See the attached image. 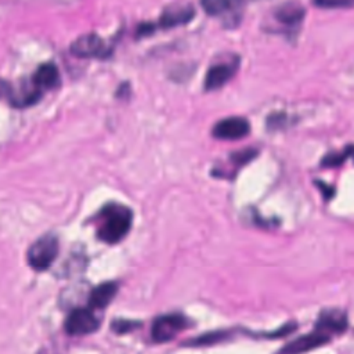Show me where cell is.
<instances>
[{"label": "cell", "instance_id": "12", "mask_svg": "<svg viewBox=\"0 0 354 354\" xmlns=\"http://www.w3.org/2000/svg\"><path fill=\"white\" fill-rule=\"evenodd\" d=\"M274 17L279 24H282L285 26H295L303 19L304 8L299 3H295V1L283 3L275 10Z\"/></svg>", "mask_w": 354, "mask_h": 354}, {"label": "cell", "instance_id": "4", "mask_svg": "<svg viewBox=\"0 0 354 354\" xmlns=\"http://www.w3.org/2000/svg\"><path fill=\"white\" fill-rule=\"evenodd\" d=\"M188 326V319L181 314H166L158 317L151 328V336L155 342H167Z\"/></svg>", "mask_w": 354, "mask_h": 354}, {"label": "cell", "instance_id": "5", "mask_svg": "<svg viewBox=\"0 0 354 354\" xmlns=\"http://www.w3.org/2000/svg\"><path fill=\"white\" fill-rule=\"evenodd\" d=\"M98 326L100 321L90 308H76L68 315L65 321L66 333L73 336L88 335L97 330Z\"/></svg>", "mask_w": 354, "mask_h": 354}, {"label": "cell", "instance_id": "11", "mask_svg": "<svg viewBox=\"0 0 354 354\" xmlns=\"http://www.w3.org/2000/svg\"><path fill=\"white\" fill-rule=\"evenodd\" d=\"M32 83H33V87L40 91L58 86L59 72H58V68L55 66V64H53V62L41 64L33 73Z\"/></svg>", "mask_w": 354, "mask_h": 354}, {"label": "cell", "instance_id": "18", "mask_svg": "<svg viewBox=\"0 0 354 354\" xmlns=\"http://www.w3.org/2000/svg\"><path fill=\"white\" fill-rule=\"evenodd\" d=\"M11 94H12V87H11V84H10L7 80H4V79L0 77V98L10 97Z\"/></svg>", "mask_w": 354, "mask_h": 354}, {"label": "cell", "instance_id": "16", "mask_svg": "<svg viewBox=\"0 0 354 354\" xmlns=\"http://www.w3.org/2000/svg\"><path fill=\"white\" fill-rule=\"evenodd\" d=\"M228 337V332H212V333H207V335H203L195 340H192V346H206V344H214L220 340H224Z\"/></svg>", "mask_w": 354, "mask_h": 354}, {"label": "cell", "instance_id": "10", "mask_svg": "<svg viewBox=\"0 0 354 354\" xmlns=\"http://www.w3.org/2000/svg\"><path fill=\"white\" fill-rule=\"evenodd\" d=\"M195 15V10L191 6L174 4L163 10L159 18V25L163 28H174L189 22Z\"/></svg>", "mask_w": 354, "mask_h": 354}, {"label": "cell", "instance_id": "2", "mask_svg": "<svg viewBox=\"0 0 354 354\" xmlns=\"http://www.w3.org/2000/svg\"><path fill=\"white\" fill-rule=\"evenodd\" d=\"M58 238L54 234L40 236L28 250V263L36 271L47 270L58 256Z\"/></svg>", "mask_w": 354, "mask_h": 354}, {"label": "cell", "instance_id": "3", "mask_svg": "<svg viewBox=\"0 0 354 354\" xmlns=\"http://www.w3.org/2000/svg\"><path fill=\"white\" fill-rule=\"evenodd\" d=\"M69 51L77 58H104L109 50L104 39L95 33H86L72 41Z\"/></svg>", "mask_w": 354, "mask_h": 354}, {"label": "cell", "instance_id": "17", "mask_svg": "<svg viewBox=\"0 0 354 354\" xmlns=\"http://www.w3.org/2000/svg\"><path fill=\"white\" fill-rule=\"evenodd\" d=\"M321 8H350L354 7V0H313Z\"/></svg>", "mask_w": 354, "mask_h": 354}, {"label": "cell", "instance_id": "8", "mask_svg": "<svg viewBox=\"0 0 354 354\" xmlns=\"http://www.w3.org/2000/svg\"><path fill=\"white\" fill-rule=\"evenodd\" d=\"M236 66H238L236 59L213 64L207 69V73L205 77V88L207 91H212L223 87L234 76Z\"/></svg>", "mask_w": 354, "mask_h": 354}, {"label": "cell", "instance_id": "7", "mask_svg": "<svg viewBox=\"0 0 354 354\" xmlns=\"http://www.w3.org/2000/svg\"><path fill=\"white\" fill-rule=\"evenodd\" d=\"M329 340H330V336L315 329L311 333L303 335V336L289 342L278 351V354H303V353L314 350L319 346L326 344Z\"/></svg>", "mask_w": 354, "mask_h": 354}, {"label": "cell", "instance_id": "1", "mask_svg": "<svg viewBox=\"0 0 354 354\" xmlns=\"http://www.w3.org/2000/svg\"><path fill=\"white\" fill-rule=\"evenodd\" d=\"M98 217L97 236L106 243H118L122 241L130 231L133 223L131 210L119 203L106 205Z\"/></svg>", "mask_w": 354, "mask_h": 354}, {"label": "cell", "instance_id": "14", "mask_svg": "<svg viewBox=\"0 0 354 354\" xmlns=\"http://www.w3.org/2000/svg\"><path fill=\"white\" fill-rule=\"evenodd\" d=\"M201 6L209 15L221 17L236 12L242 6V0H201Z\"/></svg>", "mask_w": 354, "mask_h": 354}, {"label": "cell", "instance_id": "13", "mask_svg": "<svg viewBox=\"0 0 354 354\" xmlns=\"http://www.w3.org/2000/svg\"><path fill=\"white\" fill-rule=\"evenodd\" d=\"M118 292V285L113 282H105L98 286H95L90 293V307L91 308H102L111 303L113 296Z\"/></svg>", "mask_w": 354, "mask_h": 354}, {"label": "cell", "instance_id": "15", "mask_svg": "<svg viewBox=\"0 0 354 354\" xmlns=\"http://www.w3.org/2000/svg\"><path fill=\"white\" fill-rule=\"evenodd\" d=\"M348 155H354V148H347L343 152H335V153H329L322 159V166H328V167H333L337 166L340 163H343Z\"/></svg>", "mask_w": 354, "mask_h": 354}, {"label": "cell", "instance_id": "6", "mask_svg": "<svg viewBox=\"0 0 354 354\" xmlns=\"http://www.w3.org/2000/svg\"><path fill=\"white\" fill-rule=\"evenodd\" d=\"M250 131L249 122L241 116H231L217 122L212 134L218 140H239Z\"/></svg>", "mask_w": 354, "mask_h": 354}, {"label": "cell", "instance_id": "9", "mask_svg": "<svg viewBox=\"0 0 354 354\" xmlns=\"http://www.w3.org/2000/svg\"><path fill=\"white\" fill-rule=\"evenodd\" d=\"M347 328V317L342 310H324L315 322V329L330 336L332 333H340Z\"/></svg>", "mask_w": 354, "mask_h": 354}]
</instances>
